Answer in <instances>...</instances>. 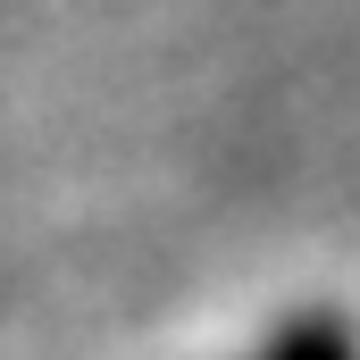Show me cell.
I'll use <instances>...</instances> for the list:
<instances>
[{
	"instance_id": "cell-1",
	"label": "cell",
	"mask_w": 360,
	"mask_h": 360,
	"mask_svg": "<svg viewBox=\"0 0 360 360\" xmlns=\"http://www.w3.org/2000/svg\"><path fill=\"white\" fill-rule=\"evenodd\" d=\"M243 360H360V327L344 310H293V319L269 327Z\"/></svg>"
}]
</instances>
